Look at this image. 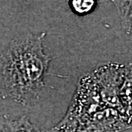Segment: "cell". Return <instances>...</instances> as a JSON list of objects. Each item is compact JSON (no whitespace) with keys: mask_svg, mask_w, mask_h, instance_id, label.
Here are the masks:
<instances>
[{"mask_svg":"<svg viewBox=\"0 0 132 132\" xmlns=\"http://www.w3.org/2000/svg\"><path fill=\"white\" fill-rule=\"evenodd\" d=\"M46 32L29 33L12 40L0 56L3 98L27 106L38 101L45 86L51 57L45 54Z\"/></svg>","mask_w":132,"mask_h":132,"instance_id":"obj_1","label":"cell"},{"mask_svg":"<svg viewBox=\"0 0 132 132\" xmlns=\"http://www.w3.org/2000/svg\"><path fill=\"white\" fill-rule=\"evenodd\" d=\"M132 123L121 112L99 101L71 102L65 116L53 132H120Z\"/></svg>","mask_w":132,"mask_h":132,"instance_id":"obj_2","label":"cell"},{"mask_svg":"<svg viewBox=\"0 0 132 132\" xmlns=\"http://www.w3.org/2000/svg\"><path fill=\"white\" fill-rule=\"evenodd\" d=\"M126 68V65L122 64L109 63L99 66L90 73L102 103L105 106L118 109L121 112L119 92Z\"/></svg>","mask_w":132,"mask_h":132,"instance_id":"obj_3","label":"cell"},{"mask_svg":"<svg viewBox=\"0 0 132 132\" xmlns=\"http://www.w3.org/2000/svg\"><path fill=\"white\" fill-rule=\"evenodd\" d=\"M119 101L122 112L132 123V64L126 68L119 92Z\"/></svg>","mask_w":132,"mask_h":132,"instance_id":"obj_4","label":"cell"},{"mask_svg":"<svg viewBox=\"0 0 132 132\" xmlns=\"http://www.w3.org/2000/svg\"><path fill=\"white\" fill-rule=\"evenodd\" d=\"M0 132H44L33 124L27 116L11 119L5 117Z\"/></svg>","mask_w":132,"mask_h":132,"instance_id":"obj_5","label":"cell"},{"mask_svg":"<svg viewBox=\"0 0 132 132\" xmlns=\"http://www.w3.org/2000/svg\"><path fill=\"white\" fill-rule=\"evenodd\" d=\"M118 9L120 24L127 34H132V1H112Z\"/></svg>","mask_w":132,"mask_h":132,"instance_id":"obj_6","label":"cell"},{"mask_svg":"<svg viewBox=\"0 0 132 132\" xmlns=\"http://www.w3.org/2000/svg\"><path fill=\"white\" fill-rule=\"evenodd\" d=\"M96 5V2L91 0H73L71 6L76 13L79 15L87 14L90 13Z\"/></svg>","mask_w":132,"mask_h":132,"instance_id":"obj_7","label":"cell"}]
</instances>
